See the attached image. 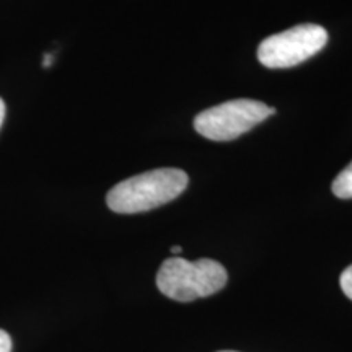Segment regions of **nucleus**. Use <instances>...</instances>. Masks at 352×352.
<instances>
[{
    "mask_svg": "<svg viewBox=\"0 0 352 352\" xmlns=\"http://www.w3.org/2000/svg\"><path fill=\"white\" fill-rule=\"evenodd\" d=\"M228 274L222 264L202 258L188 261L179 256L168 258L157 272V287L176 302H192L214 296L227 285Z\"/></svg>",
    "mask_w": 352,
    "mask_h": 352,
    "instance_id": "nucleus-2",
    "label": "nucleus"
},
{
    "mask_svg": "<svg viewBox=\"0 0 352 352\" xmlns=\"http://www.w3.org/2000/svg\"><path fill=\"white\" fill-rule=\"evenodd\" d=\"M340 284H341L342 292L346 294L347 298H351V300H352V264L349 267H346V270L342 271Z\"/></svg>",
    "mask_w": 352,
    "mask_h": 352,
    "instance_id": "nucleus-6",
    "label": "nucleus"
},
{
    "mask_svg": "<svg viewBox=\"0 0 352 352\" xmlns=\"http://www.w3.org/2000/svg\"><path fill=\"white\" fill-rule=\"evenodd\" d=\"M189 176L179 168H158L131 176L109 189L107 204L113 212L139 214L168 204L188 188Z\"/></svg>",
    "mask_w": 352,
    "mask_h": 352,
    "instance_id": "nucleus-1",
    "label": "nucleus"
},
{
    "mask_svg": "<svg viewBox=\"0 0 352 352\" xmlns=\"http://www.w3.org/2000/svg\"><path fill=\"white\" fill-rule=\"evenodd\" d=\"M333 195L340 199H352V162L333 182Z\"/></svg>",
    "mask_w": 352,
    "mask_h": 352,
    "instance_id": "nucleus-5",
    "label": "nucleus"
},
{
    "mask_svg": "<svg viewBox=\"0 0 352 352\" xmlns=\"http://www.w3.org/2000/svg\"><path fill=\"white\" fill-rule=\"evenodd\" d=\"M327 43L328 32L323 26L297 25L264 39L258 47V60L264 67L289 69L314 57Z\"/></svg>",
    "mask_w": 352,
    "mask_h": 352,
    "instance_id": "nucleus-4",
    "label": "nucleus"
},
{
    "mask_svg": "<svg viewBox=\"0 0 352 352\" xmlns=\"http://www.w3.org/2000/svg\"><path fill=\"white\" fill-rule=\"evenodd\" d=\"M219 352H236V351H219Z\"/></svg>",
    "mask_w": 352,
    "mask_h": 352,
    "instance_id": "nucleus-10",
    "label": "nucleus"
},
{
    "mask_svg": "<svg viewBox=\"0 0 352 352\" xmlns=\"http://www.w3.org/2000/svg\"><path fill=\"white\" fill-rule=\"evenodd\" d=\"M272 114H276V109L258 100H230L197 114L195 129L209 140L228 142L252 131Z\"/></svg>",
    "mask_w": 352,
    "mask_h": 352,
    "instance_id": "nucleus-3",
    "label": "nucleus"
},
{
    "mask_svg": "<svg viewBox=\"0 0 352 352\" xmlns=\"http://www.w3.org/2000/svg\"><path fill=\"white\" fill-rule=\"evenodd\" d=\"M0 352H12V340L3 329H0Z\"/></svg>",
    "mask_w": 352,
    "mask_h": 352,
    "instance_id": "nucleus-7",
    "label": "nucleus"
},
{
    "mask_svg": "<svg viewBox=\"0 0 352 352\" xmlns=\"http://www.w3.org/2000/svg\"><path fill=\"white\" fill-rule=\"evenodd\" d=\"M170 252H171V254H175V256H178V254L182 253L183 250H182V246L175 245V246H171V248H170Z\"/></svg>",
    "mask_w": 352,
    "mask_h": 352,
    "instance_id": "nucleus-9",
    "label": "nucleus"
},
{
    "mask_svg": "<svg viewBox=\"0 0 352 352\" xmlns=\"http://www.w3.org/2000/svg\"><path fill=\"white\" fill-rule=\"evenodd\" d=\"M3 120H6V103L0 98V127L3 124Z\"/></svg>",
    "mask_w": 352,
    "mask_h": 352,
    "instance_id": "nucleus-8",
    "label": "nucleus"
}]
</instances>
